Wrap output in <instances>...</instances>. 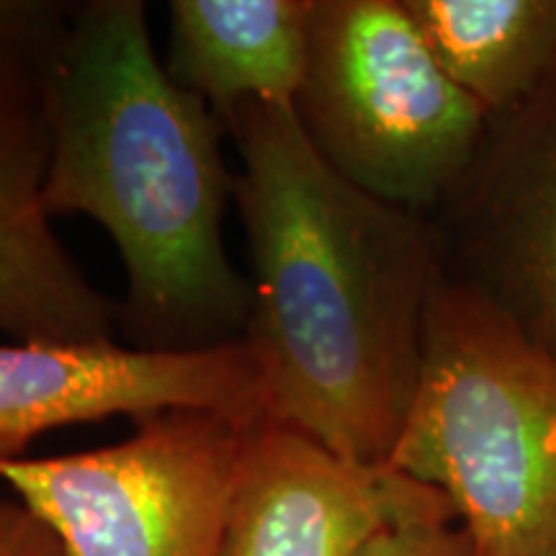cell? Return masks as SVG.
<instances>
[{
  "label": "cell",
  "instance_id": "4fadbf2b",
  "mask_svg": "<svg viewBox=\"0 0 556 556\" xmlns=\"http://www.w3.org/2000/svg\"><path fill=\"white\" fill-rule=\"evenodd\" d=\"M0 556H67L47 528L18 500L0 497Z\"/></svg>",
  "mask_w": 556,
  "mask_h": 556
},
{
  "label": "cell",
  "instance_id": "7a4b0ae2",
  "mask_svg": "<svg viewBox=\"0 0 556 556\" xmlns=\"http://www.w3.org/2000/svg\"><path fill=\"white\" fill-rule=\"evenodd\" d=\"M50 217L99 222L119 250V332L142 351L245 340L250 278L229 258L235 173L208 103L157 60L142 0L73 5L47 80Z\"/></svg>",
  "mask_w": 556,
  "mask_h": 556
},
{
  "label": "cell",
  "instance_id": "8992f818",
  "mask_svg": "<svg viewBox=\"0 0 556 556\" xmlns=\"http://www.w3.org/2000/svg\"><path fill=\"white\" fill-rule=\"evenodd\" d=\"M73 5L0 0V332L16 343H93L119 332V302L83 274L41 201L47 80Z\"/></svg>",
  "mask_w": 556,
  "mask_h": 556
},
{
  "label": "cell",
  "instance_id": "6da1fadb",
  "mask_svg": "<svg viewBox=\"0 0 556 556\" xmlns=\"http://www.w3.org/2000/svg\"><path fill=\"white\" fill-rule=\"evenodd\" d=\"M225 131L242 160L235 204L253 291L245 345L261 374L263 420L345 462L387 467L446 270L441 238L426 214L332 170L291 103H242Z\"/></svg>",
  "mask_w": 556,
  "mask_h": 556
},
{
  "label": "cell",
  "instance_id": "7c38bea8",
  "mask_svg": "<svg viewBox=\"0 0 556 556\" xmlns=\"http://www.w3.org/2000/svg\"><path fill=\"white\" fill-rule=\"evenodd\" d=\"M358 556H479L451 510L426 513L381 528Z\"/></svg>",
  "mask_w": 556,
  "mask_h": 556
},
{
  "label": "cell",
  "instance_id": "9c48e42d",
  "mask_svg": "<svg viewBox=\"0 0 556 556\" xmlns=\"http://www.w3.org/2000/svg\"><path fill=\"white\" fill-rule=\"evenodd\" d=\"M168 9L165 70L222 127L248 101L294 106L315 0H170Z\"/></svg>",
  "mask_w": 556,
  "mask_h": 556
},
{
  "label": "cell",
  "instance_id": "3957f363",
  "mask_svg": "<svg viewBox=\"0 0 556 556\" xmlns=\"http://www.w3.org/2000/svg\"><path fill=\"white\" fill-rule=\"evenodd\" d=\"M387 469L441 492L479 556H556V353L446 270Z\"/></svg>",
  "mask_w": 556,
  "mask_h": 556
},
{
  "label": "cell",
  "instance_id": "277c9868",
  "mask_svg": "<svg viewBox=\"0 0 556 556\" xmlns=\"http://www.w3.org/2000/svg\"><path fill=\"white\" fill-rule=\"evenodd\" d=\"M294 114L348 184L415 214L462 189L490 122L405 0H315Z\"/></svg>",
  "mask_w": 556,
  "mask_h": 556
},
{
  "label": "cell",
  "instance_id": "5b68a950",
  "mask_svg": "<svg viewBox=\"0 0 556 556\" xmlns=\"http://www.w3.org/2000/svg\"><path fill=\"white\" fill-rule=\"evenodd\" d=\"M261 420L173 409L114 446L0 462L67 556H217Z\"/></svg>",
  "mask_w": 556,
  "mask_h": 556
},
{
  "label": "cell",
  "instance_id": "8fae6325",
  "mask_svg": "<svg viewBox=\"0 0 556 556\" xmlns=\"http://www.w3.org/2000/svg\"><path fill=\"white\" fill-rule=\"evenodd\" d=\"M528 155L495 208L500 266L518 296L516 317L556 353V116Z\"/></svg>",
  "mask_w": 556,
  "mask_h": 556
},
{
  "label": "cell",
  "instance_id": "52a82bcc",
  "mask_svg": "<svg viewBox=\"0 0 556 556\" xmlns=\"http://www.w3.org/2000/svg\"><path fill=\"white\" fill-rule=\"evenodd\" d=\"M173 409L263 420L261 374L245 340L178 353L119 340L0 343V462L24 458L50 430L114 415L144 422Z\"/></svg>",
  "mask_w": 556,
  "mask_h": 556
},
{
  "label": "cell",
  "instance_id": "ba28073f",
  "mask_svg": "<svg viewBox=\"0 0 556 556\" xmlns=\"http://www.w3.org/2000/svg\"><path fill=\"white\" fill-rule=\"evenodd\" d=\"M454 507L433 486L345 462L261 420L248 441L217 556H358L381 528Z\"/></svg>",
  "mask_w": 556,
  "mask_h": 556
},
{
  "label": "cell",
  "instance_id": "30bf717a",
  "mask_svg": "<svg viewBox=\"0 0 556 556\" xmlns=\"http://www.w3.org/2000/svg\"><path fill=\"white\" fill-rule=\"evenodd\" d=\"M435 60L486 114L556 78V0H405Z\"/></svg>",
  "mask_w": 556,
  "mask_h": 556
}]
</instances>
